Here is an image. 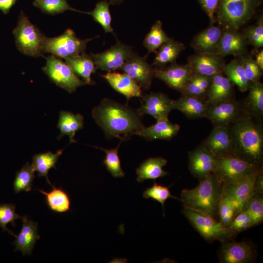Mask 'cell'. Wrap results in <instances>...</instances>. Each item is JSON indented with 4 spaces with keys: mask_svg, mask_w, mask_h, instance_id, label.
<instances>
[{
    "mask_svg": "<svg viewBox=\"0 0 263 263\" xmlns=\"http://www.w3.org/2000/svg\"><path fill=\"white\" fill-rule=\"evenodd\" d=\"M92 116L108 137H117L122 141L144 126L137 110L107 98L93 109Z\"/></svg>",
    "mask_w": 263,
    "mask_h": 263,
    "instance_id": "obj_1",
    "label": "cell"
},
{
    "mask_svg": "<svg viewBox=\"0 0 263 263\" xmlns=\"http://www.w3.org/2000/svg\"><path fill=\"white\" fill-rule=\"evenodd\" d=\"M234 154L259 167L263 164V123L246 114L229 126Z\"/></svg>",
    "mask_w": 263,
    "mask_h": 263,
    "instance_id": "obj_2",
    "label": "cell"
},
{
    "mask_svg": "<svg viewBox=\"0 0 263 263\" xmlns=\"http://www.w3.org/2000/svg\"><path fill=\"white\" fill-rule=\"evenodd\" d=\"M223 194V185L212 173L199 180L194 188L183 189L180 200L183 207L198 211L219 222V206Z\"/></svg>",
    "mask_w": 263,
    "mask_h": 263,
    "instance_id": "obj_3",
    "label": "cell"
},
{
    "mask_svg": "<svg viewBox=\"0 0 263 263\" xmlns=\"http://www.w3.org/2000/svg\"><path fill=\"white\" fill-rule=\"evenodd\" d=\"M261 0H220L217 19L224 29H238L253 16Z\"/></svg>",
    "mask_w": 263,
    "mask_h": 263,
    "instance_id": "obj_4",
    "label": "cell"
},
{
    "mask_svg": "<svg viewBox=\"0 0 263 263\" xmlns=\"http://www.w3.org/2000/svg\"><path fill=\"white\" fill-rule=\"evenodd\" d=\"M18 49L25 55L38 57L42 56L45 36L21 11L17 26L13 31Z\"/></svg>",
    "mask_w": 263,
    "mask_h": 263,
    "instance_id": "obj_5",
    "label": "cell"
},
{
    "mask_svg": "<svg viewBox=\"0 0 263 263\" xmlns=\"http://www.w3.org/2000/svg\"><path fill=\"white\" fill-rule=\"evenodd\" d=\"M182 212L194 228L208 243L233 239L238 232L224 228L214 218L198 211L183 207Z\"/></svg>",
    "mask_w": 263,
    "mask_h": 263,
    "instance_id": "obj_6",
    "label": "cell"
},
{
    "mask_svg": "<svg viewBox=\"0 0 263 263\" xmlns=\"http://www.w3.org/2000/svg\"><path fill=\"white\" fill-rule=\"evenodd\" d=\"M93 39H81L73 30L68 29L59 36L46 37L43 52L63 59L78 56L85 53L87 43Z\"/></svg>",
    "mask_w": 263,
    "mask_h": 263,
    "instance_id": "obj_7",
    "label": "cell"
},
{
    "mask_svg": "<svg viewBox=\"0 0 263 263\" xmlns=\"http://www.w3.org/2000/svg\"><path fill=\"white\" fill-rule=\"evenodd\" d=\"M262 167L250 163L232 154L216 157L213 173L224 186L241 179Z\"/></svg>",
    "mask_w": 263,
    "mask_h": 263,
    "instance_id": "obj_8",
    "label": "cell"
},
{
    "mask_svg": "<svg viewBox=\"0 0 263 263\" xmlns=\"http://www.w3.org/2000/svg\"><path fill=\"white\" fill-rule=\"evenodd\" d=\"M42 70L53 83L69 93L86 84L66 62L53 55L46 58V64Z\"/></svg>",
    "mask_w": 263,
    "mask_h": 263,
    "instance_id": "obj_9",
    "label": "cell"
},
{
    "mask_svg": "<svg viewBox=\"0 0 263 263\" xmlns=\"http://www.w3.org/2000/svg\"><path fill=\"white\" fill-rule=\"evenodd\" d=\"M218 256L221 263H250L256 258L257 250L249 241L232 239L221 242Z\"/></svg>",
    "mask_w": 263,
    "mask_h": 263,
    "instance_id": "obj_10",
    "label": "cell"
},
{
    "mask_svg": "<svg viewBox=\"0 0 263 263\" xmlns=\"http://www.w3.org/2000/svg\"><path fill=\"white\" fill-rule=\"evenodd\" d=\"M132 47L117 40L116 44L103 52L91 54L96 69L107 72L120 70L133 53Z\"/></svg>",
    "mask_w": 263,
    "mask_h": 263,
    "instance_id": "obj_11",
    "label": "cell"
},
{
    "mask_svg": "<svg viewBox=\"0 0 263 263\" xmlns=\"http://www.w3.org/2000/svg\"><path fill=\"white\" fill-rule=\"evenodd\" d=\"M247 114L243 103L235 99L209 104L205 117L214 127L229 125Z\"/></svg>",
    "mask_w": 263,
    "mask_h": 263,
    "instance_id": "obj_12",
    "label": "cell"
},
{
    "mask_svg": "<svg viewBox=\"0 0 263 263\" xmlns=\"http://www.w3.org/2000/svg\"><path fill=\"white\" fill-rule=\"evenodd\" d=\"M262 169L263 167L241 179L223 186L224 195L233 203L238 213L245 209L246 203L254 192L256 177Z\"/></svg>",
    "mask_w": 263,
    "mask_h": 263,
    "instance_id": "obj_13",
    "label": "cell"
},
{
    "mask_svg": "<svg viewBox=\"0 0 263 263\" xmlns=\"http://www.w3.org/2000/svg\"><path fill=\"white\" fill-rule=\"evenodd\" d=\"M120 70L135 80L142 90L150 87L154 68L147 62L146 56L142 57L133 52Z\"/></svg>",
    "mask_w": 263,
    "mask_h": 263,
    "instance_id": "obj_14",
    "label": "cell"
},
{
    "mask_svg": "<svg viewBox=\"0 0 263 263\" xmlns=\"http://www.w3.org/2000/svg\"><path fill=\"white\" fill-rule=\"evenodd\" d=\"M141 105L137 110L142 116L149 114L156 120L167 118L173 109V100L162 93H151L142 95L140 97Z\"/></svg>",
    "mask_w": 263,
    "mask_h": 263,
    "instance_id": "obj_15",
    "label": "cell"
},
{
    "mask_svg": "<svg viewBox=\"0 0 263 263\" xmlns=\"http://www.w3.org/2000/svg\"><path fill=\"white\" fill-rule=\"evenodd\" d=\"M192 73L190 65L176 62L168 66L154 68V77L181 93Z\"/></svg>",
    "mask_w": 263,
    "mask_h": 263,
    "instance_id": "obj_16",
    "label": "cell"
},
{
    "mask_svg": "<svg viewBox=\"0 0 263 263\" xmlns=\"http://www.w3.org/2000/svg\"><path fill=\"white\" fill-rule=\"evenodd\" d=\"M229 126L213 127L209 135L200 145L216 157L234 154Z\"/></svg>",
    "mask_w": 263,
    "mask_h": 263,
    "instance_id": "obj_17",
    "label": "cell"
},
{
    "mask_svg": "<svg viewBox=\"0 0 263 263\" xmlns=\"http://www.w3.org/2000/svg\"><path fill=\"white\" fill-rule=\"evenodd\" d=\"M188 169L200 180L214 172L216 157L200 145L188 152Z\"/></svg>",
    "mask_w": 263,
    "mask_h": 263,
    "instance_id": "obj_18",
    "label": "cell"
},
{
    "mask_svg": "<svg viewBox=\"0 0 263 263\" xmlns=\"http://www.w3.org/2000/svg\"><path fill=\"white\" fill-rule=\"evenodd\" d=\"M192 74L212 76L223 73L224 58L216 53H197L188 58Z\"/></svg>",
    "mask_w": 263,
    "mask_h": 263,
    "instance_id": "obj_19",
    "label": "cell"
},
{
    "mask_svg": "<svg viewBox=\"0 0 263 263\" xmlns=\"http://www.w3.org/2000/svg\"><path fill=\"white\" fill-rule=\"evenodd\" d=\"M248 42L244 34L229 29L223 30L216 54L224 57L228 55L240 57L247 54Z\"/></svg>",
    "mask_w": 263,
    "mask_h": 263,
    "instance_id": "obj_20",
    "label": "cell"
},
{
    "mask_svg": "<svg viewBox=\"0 0 263 263\" xmlns=\"http://www.w3.org/2000/svg\"><path fill=\"white\" fill-rule=\"evenodd\" d=\"M22 228L18 235H15L16 240L14 251H20L23 256L31 254L36 241L40 239L38 234V224L29 219L26 215L22 216Z\"/></svg>",
    "mask_w": 263,
    "mask_h": 263,
    "instance_id": "obj_21",
    "label": "cell"
},
{
    "mask_svg": "<svg viewBox=\"0 0 263 263\" xmlns=\"http://www.w3.org/2000/svg\"><path fill=\"white\" fill-rule=\"evenodd\" d=\"M234 85L223 73L212 76L207 92V98L209 104L235 99Z\"/></svg>",
    "mask_w": 263,
    "mask_h": 263,
    "instance_id": "obj_22",
    "label": "cell"
},
{
    "mask_svg": "<svg viewBox=\"0 0 263 263\" xmlns=\"http://www.w3.org/2000/svg\"><path fill=\"white\" fill-rule=\"evenodd\" d=\"M101 76L114 90L124 95L128 101L132 97H141L142 95V89L137 83L124 73L110 72Z\"/></svg>",
    "mask_w": 263,
    "mask_h": 263,
    "instance_id": "obj_23",
    "label": "cell"
},
{
    "mask_svg": "<svg viewBox=\"0 0 263 263\" xmlns=\"http://www.w3.org/2000/svg\"><path fill=\"white\" fill-rule=\"evenodd\" d=\"M209 103L207 97L182 95L173 100V109H177L190 119L205 117Z\"/></svg>",
    "mask_w": 263,
    "mask_h": 263,
    "instance_id": "obj_24",
    "label": "cell"
},
{
    "mask_svg": "<svg viewBox=\"0 0 263 263\" xmlns=\"http://www.w3.org/2000/svg\"><path fill=\"white\" fill-rule=\"evenodd\" d=\"M180 127L178 124L170 122L168 118L156 120L155 124L150 126H143L135 135L144 137L147 140L156 139L170 140L176 135Z\"/></svg>",
    "mask_w": 263,
    "mask_h": 263,
    "instance_id": "obj_25",
    "label": "cell"
},
{
    "mask_svg": "<svg viewBox=\"0 0 263 263\" xmlns=\"http://www.w3.org/2000/svg\"><path fill=\"white\" fill-rule=\"evenodd\" d=\"M222 32L220 26L211 24L193 38L190 46L197 53H216Z\"/></svg>",
    "mask_w": 263,
    "mask_h": 263,
    "instance_id": "obj_26",
    "label": "cell"
},
{
    "mask_svg": "<svg viewBox=\"0 0 263 263\" xmlns=\"http://www.w3.org/2000/svg\"><path fill=\"white\" fill-rule=\"evenodd\" d=\"M168 162L162 157H150L144 160L136 169V181L142 183L145 180H155L165 176L168 172L163 169Z\"/></svg>",
    "mask_w": 263,
    "mask_h": 263,
    "instance_id": "obj_27",
    "label": "cell"
},
{
    "mask_svg": "<svg viewBox=\"0 0 263 263\" xmlns=\"http://www.w3.org/2000/svg\"><path fill=\"white\" fill-rule=\"evenodd\" d=\"M84 117L80 113L74 114L70 112L61 111L57 127L60 130V134L57 139L67 135L70 139V143H76L74 137L76 132L83 129Z\"/></svg>",
    "mask_w": 263,
    "mask_h": 263,
    "instance_id": "obj_28",
    "label": "cell"
},
{
    "mask_svg": "<svg viewBox=\"0 0 263 263\" xmlns=\"http://www.w3.org/2000/svg\"><path fill=\"white\" fill-rule=\"evenodd\" d=\"M64 60L77 76L81 77L86 84L95 83L91 79V75L95 72L96 69L91 56L84 53Z\"/></svg>",
    "mask_w": 263,
    "mask_h": 263,
    "instance_id": "obj_29",
    "label": "cell"
},
{
    "mask_svg": "<svg viewBox=\"0 0 263 263\" xmlns=\"http://www.w3.org/2000/svg\"><path fill=\"white\" fill-rule=\"evenodd\" d=\"M52 189L49 192L37 188V190L45 196L46 205L52 211L55 213H65L70 210L71 198L68 193L61 187L56 188L51 185Z\"/></svg>",
    "mask_w": 263,
    "mask_h": 263,
    "instance_id": "obj_30",
    "label": "cell"
},
{
    "mask_svg": "<svg viewBox=\"0 0 263 263\" xmlns=\"http://www.w3.org/2000/svg\"><path fill=\"white\" fill-rule=\"evenodd\" d=\"M249 93L243 102L247 114L263 120V84L260 81L251 83Z\"/></svg>",
    "mask_w": 263,
    "mask_h": 263,
    "instance_id": "obj_31",
    "label": "cell"
},
{
    "mask_svg": "<svg viewBox=\"0 0 263 263\" xmlns=\"http://www.w3.org/2000/svg\"><path fill=\"white\" fill-rule=\"evenodd\" d=\"M185 49L184 44L170 38L157 50L152 66L163 67L167 64L176 62L180 53Z\"/></svg>",
    "mask_w": 263,
    "mask_h": 263,
    "instance_id": "obj_32",
    "label": "cell"
},
{
    "mask_svg": "<svg viewBox=\"0 0 263 263\" xmlns=\"http://www.w3.org/2000/svg\"><path fill=\"white\" fill-rule=\"evenodd\" d=\"M63 150L64 149L58 150L55 153L50 151L39 153L34 155L32 158V164L35 170L38 172V176L45 177L51 186L52 184L48 177V173L52 168L56 169V165Z\"/></svg>",
    "mask_w": 263,
    "mask_h": 263,
    "instance_id": "obj_33",
    "label": "cell"
},
{
    "mask_svg": "<svg viewBox=\"0 0 263 263\" xmlns=\"http://www.w3.org/2000/svg\"><path fill=\"white\" fill-rule=\"evenodd\" d=\"M223 73L240 91L244 92L248 90L251 83L247 79L243 67L237 58L225 64Z\"/></svg>",
    "mask_w": 263,
    "mask_h": 263,
    "instance_id": "obj_34",
    "label": "cell"
},
{
    "mask_svg": "<svg viewBox=\"0 0 263 263\" xmlns=\"http://www.w3.org/2000/svg\"><path fill=\"white\" fill-rule=\"evenodd\" d=\"M170 38L162 28V23L157 20L153 25L143 40V45L148 53H156L157 50Z\"/></svg>",
    "mask_w": 263,
    "mask_h": 263,
    "instance_id": "obj_35",
    "label": "cell"
},
{
    "mask_svg": "<svg viewBox=\"0 0 263 263\" xmlns=\"http://www.w3.org/2000/svg\"><path fill=\"white\" fill-rule=\"evenodd\" d=\"M211 77L192 74L181 93V94L207 97V92Z\"/></svg>",
    "mask_w": 263,
    "mask_h": 263,
    "instance_id": "obj_36",
    "label": "cell"
},
{
    "mask_svg": "<svg viewBox=\"0 0 263 263\" xmlns=\"http://www.w3.org/2000/svg\"><path fill=\"white\" fill-rule=\"evenodd\" d=\"M35 171L32 164L26 163L17 172L13 183L14 190L16 193L31 190L32 183L36 177Z\"/></svg>",
    "mask_w": 263,
    "mask_h": 263,
    "instance_id": "obj_37",
    "label": "cell"
},
{
    "mask_svg": "<svg viewBox=\"0 0 263 263\" xmlns=\"http://www.w3.org/2000/svg\"><path fill=\"white\" fill-rule=\"evenodd\" d=\"M110 4V2L106 0L100 1L96 3L92 11L86 13L92 16L94 19L103 27L105 33H113Z\"/></svg>",
    "mask_w": 263,
    "mask_h": 263,
    "instance_id": "obj_38",
    "label": "cell"
},
{
    "mask_svg": "<svg viewBox=\"0 0 263 263\" xmlns=\"http://www.w3.org/2000/svg\"><path fill=\"white\" fill-rule=\"evenodd\" d=\"M33 5L43 12L52 15L61 14L67 10L87 13L72 7L67 0H34Z\"/></svg>",
    "mask_w": 263,
    "mask_h": 263,
    "instance_id": "obj_39",
    "label": "cell"
},
{
    "mask_svg": "<svg viewBox=\"0 0 263 263\" xmlns=\"http://www.w3.org/2000/svg\"><path fill=\"white\" fill-rule=\"evenodd\" d=\"M122 142L120 140L118 146L114 149H106L102 147H95L102 150L106 153L103 164L108 171L114 178L123 177L125 175L124 171L121 168L120 159L118 154V149Z\"/></svg>",
    "mask_w": 263,
    "mask_h": 263,
    "instance_id": "obj_40",
    "label": "cell"
},
{
    "mask_svg": "<svg viewBox=\"0 0 263 263\" xmlns=\"http://www.w3.org/2000/svg\"><path fill=\"white\" fill-rule=\"evenodd\" d=\"M263 194L254 192L247 201L245 209L251 217V227L263 222Z\"/></svg>",
    "mask_w": 263,
    "mask_h": 263,
    "instance_id": "obj_41",
    "label": "cell"
},
{
    "mask_svg": "<svg viewBox=\"0 0 263 263\" xmlns=\"http://www.w3.org/2000/svg\"><path fill=\"white\" fill-rule=\"evenodd\" d=\"M143 197L145 199L151 198L160 203L163 207L165 216V203L169 198H172L180 201V199L172 195L169 187L158 185L154 181L153 185L147 188L144 191Z\"/></svg>",
    "mask_w": 263,
    "mask_h": 263,
    "instance_id": "obj_42",
    "label": "cell"
},
{
    "mask_svg": "<svg viewBox=\"0 0 263 263\" xmlns=\"http://www.w3.org/2000/svg\"><path fill=\"white\" fill-rule=\"evenodd\" d=\"M238 213L233 203L225 195L221 199L219 211V222L226 228H229L234 218Z\"/></svg>",
    "mask_w": 263,
    "mask_h": 263,
    "instance_id": "obj_43",
    "label": "cell"
},
{
    "mask_svg": "<svg viewBox=\"0 0 263 263\" xmlns=\"http://www.w3.org/2000/svg\"><path fill=\"white\" fill-rule=\"evenodd\" d=\"M237 59L242 64L245 76L250 83L260 81L263 75V70L250 56L246 54Z\"/></svg>",
    "mask_w": 263,
    "mask_h": 263,
    "instance_id": "obj_44",
    "label": "cell"
},
{
    "mask_svg": "<svg viewBox=\"0 0 263 263\" xmlns=\"http://www.w3.org/2000/svg\"><path fill=\"white\" fill-rule=\"evenodd\" d=\"M244 36L248 44L255 48L263 46V17L261 15L254 26L247 27L244 31Z\"/></svg>",
    "mask_w": 263,
    "mask_h": 263,
    "instance_id": "obj_45",
    "label": "cell"
},
{
    "mask_svg": "<svg viewBox=\"0 0 263 263\" xmlns=\"http://www.w3.org/2000/svg\"><path fill=\"white\" fill-rule=\"evenodd\" d=\"M22 216L16 213V206L13 204H0V227L7 231L10 234H15L7 228V225L11 223L13 226H16L15 221Z\"/></svg>",
    "mask_w": 263,
    "mask_h": 263,
    "instance_id": "obj_46",
    "label": "cell"
},
{
    "mask_svg": "<svg viewBox=\"0 0 263 263\" xmlns=\"http://www.w3.org/2000/svg\"><path fill=\"white\" fill-rule=\"evenodd\" d=\"M251 227V217L248 211L244 209L234 218L229 229L238 233Z\"/></svg>",
    "mask_w": 263,
    "mask_h": 263,
    "instance_id": "obj_47",
    "label": "cell"
},
{
    "mask_svg": "<svg viewBox=\"0 0 263 263\" xmlns=\"http://www.w3.org/2000/svg\"><path fill=\"white\" fill-rule=\"evenodd\" d=\"M198 1L203 10L208 16L210 24H213L215 21V15L220 0H198Z\"/></svg>",
    "mask_w": 263,
    "mask_h": 263,
    "instance_id": "obj_48",
    "label": "cell"
},
{
    "mask_svg": "<svg viewBox=\"0 0 263 263\" xmlns=\"http://www.w3.org/2000/svg\"><path fill=\"white\" fill-rule=\"evenodd\" d=\"M254 192L263 194V169L257 175L253 186Z\"/></svg>",
    "mask_w": 263,
    "mask_h": 263,
    "instance_id": "obj_49",
    "label": "cell"
},
{
    "mask_svg": "<svg viewBox=\"0 0 263 263\" xmlns=\"http://www.w3.org/2000/svg\"><path fill=\"white\" fill-rule=\"evenodd\" d=\"M18 0H0V10L4 14L9 13Z\"/></svg>",
    "mask_w": 263,
    "mask_h": 263,
    "instance_id": "obj_50",
    "label": "cell"
},
{
    "mask_svg": "<svg viewBox=\"0 0 263 263\" xmlns=\"http://www.w3.org/2000/svg\"><path fill=\"white\" fill-rule=\"evenodd\" d=\"M257 65L260 68L263 70V50H262L259 52L256 56V59L255 60Z\"/></svg>",
    "mask_w": 263,
    "mask_h": 263,
    "instance_id": "obj_51",
    "label": "cell"
},
{
    "mask_svg": "<svg viewBox=\"0 0 263 263\" xmlns=\"http://www.w3.org/2000/svg\"><path fill=\"white\" fill-rule=\"evenodd\" d=\"M123 0H109L110 4L113 5H118L122 2Z\"/></svg>",
    "mask_w": 263,
    "mask_h": 263,
    "instance_id": "obj_52",
    "label": "cell"
}]
</instances>
